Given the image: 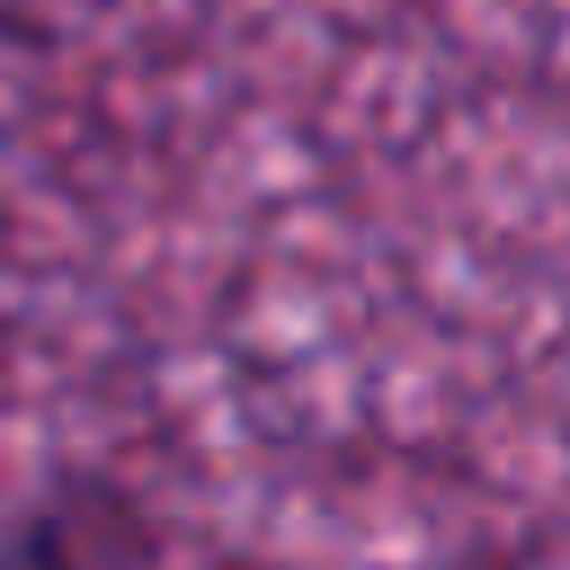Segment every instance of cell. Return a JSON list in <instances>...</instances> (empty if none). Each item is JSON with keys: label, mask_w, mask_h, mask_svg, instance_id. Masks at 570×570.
Returning a JSON list of instances; mask_svg holds the SVG:
<instances>
[{"label": "cell", "mask_w": 570, "mask_h": 570, "mask_svg": "<svg viewBox=\"0 0 570 570\" xmlns=\"http://www.w3.org/2000/svg\"><path fill=\"white\" fill-rule=\"evenodd\" d=\"M160 561L169 543L151 499L107 463H62L0 517V570H160Z\"/></svg>", "instance_id": "cell-1"}]
</instances>
